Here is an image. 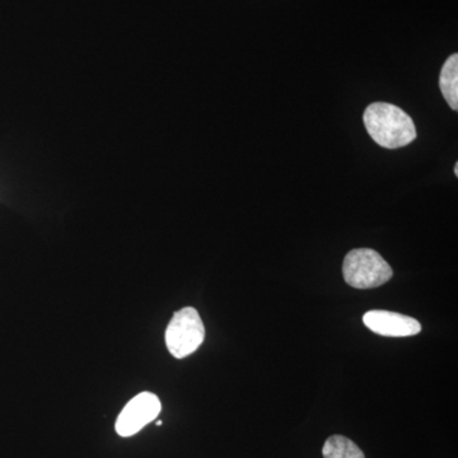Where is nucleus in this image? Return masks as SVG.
I'll return each mask as SVG.
<instances>
[{
	"instance_id": "obj_2",
	"label": "nucleus",
	"mask_w": 458,
	"mask_h": 458,
	"mask_svg": "<svg viewBox=\"0 0 458 458\" xmlns=\"http://www.w3.org/2000/svg\"><path fill=\"white\" fill-rule=\"evenodd\" d=\"M343 276L352 288L372 289L394 276L393 267L372 249L352 250L344 259Z\"/></svg>"
},
{
	"instance_id": "obj_5",
	"label": "nucleus",
	"mask_w": 458,
	"mask_h": 458,
	"mask_svg": "<svg viewBox=\"0 0 458 458\" xmlns=\"http://www.w3.org/2000/svg\"><path fill=\"white\" fill-rule=\"evenodd\" d=\"M363 322L372 333L386 337L414 336L421 331L418 319L381 310L367 312L363 316Z\"/></svg>"
},
{
	"instance_id": "obj_8",
	"label": "nucleus",
	"mask_w": 458,
	"mask_h": 458,
	"mask_svg": "<svg viewBox=\"0 0 458 458\" xmlns=\"http://www.w3.org/2000/svg\"><path fill=\"white\" fill-rule=\"evenodd\" d=\"M454 176H458V164L454 165Z\"/></svg>"
},
{
	"instance_id": "obj_7",
	"label": "nucleus",
	"mask_w": 458,
	"mask_h": 458,
	"mask_svg": "<svg viewBox=\"0 0 458 458\" xmlns=\"http://www.w3.org/2000/svg\"><path fill=\"white\" fill-rule=\"evenodd\" d=\"M324 458H366L363 451L352 439L344 436H331L322 448Z\"/></svg>"
},
{
	"instance_id": "obj_6",
	"label": "nucleus",
	"mask_w": 458,
	"mask_h": 458,
	"mask_svg": "<svg viewBox=\"0 0 458 458\" xmlns=\"http://www.w3.org/2000/svg\"><path fill=\"white\" fill-rule=\"evenodd\" d=\"M439 87L443 98L448 102L454 111L458 110V55L454 54L448 57L442 66Z\"/></svg>"
},
{
	"instance_id": "obj_9",
	"label": "nucleus",
	"mask_w": 458,
	"mask_h": 458,
	"mask_svg": "<svg viewBox=\"0 0 458 458\" xmlns=\"http://www.w3.org/2000/svg\"><path fill=\"white\" fill-rule=\"evenodd\" d=\"M157 426L161 427L162 426V421L161 420L157 421Z\"/></svg>"
},
{
	"instance_id": "obj_3",
	"label": "nucleus",
	"mask_w": 458,
	"mask_h": 458,
	"mask_svg": "<svg viewBox=\"0 0 458 458\" xmlns=\"http://www.w3.org/2000/svg\"><path fill=\"white\" fill-rule=\"evenodd\" d=\"M205 339L203 319L194 307H185L172 316L165 330V345L177 360L198 351Z\"/></svg>"
},
{
	"instance_id": "obj_1",
	"label": "nucleus",
	"mask_w": 458,
	"mask_h": 458,
	"mask_svg": "<svg viewBox=\"0 0 458 458\" xmlns=\"http://www.w3.org/2000/svg\"><path fill=\"white\" fill-rule=\"evenodd\" d=\"M363 120L370 138L387 149L408 146L417 138L411 117L396 105L375 102L364 111Z\"/></svg>"
},
{
	"instance_id": "obj_4",
	"label": "nucleus",
	"mask_w": 458,
	"mask_h": 458,
	"mask_svg": "<svg viewBox=\"0 0 458 458\" xmlns=\"http://www.w3.org/2000/svg\"><path fill=\"white\" fill-rule=\"evenodd\" d=\"M161 401L157 394L141 393L132 397L116 420V432L120 437H131L140 432L147 424L155 420L161 412Z\"/></svg>"
}]
</instances>
